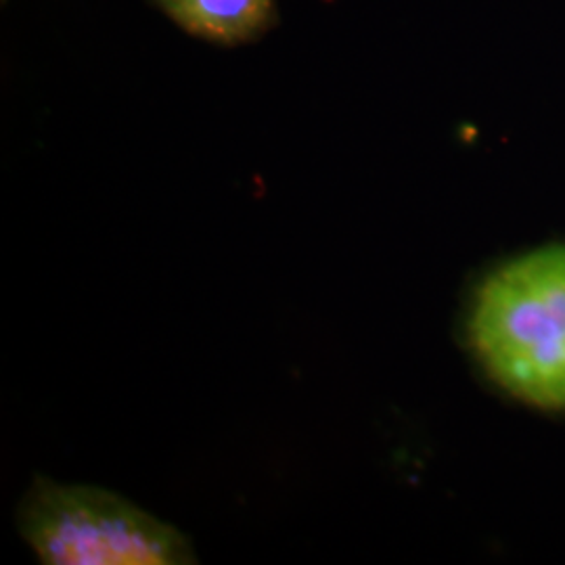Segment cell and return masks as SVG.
<instances>
[{"instance_id":"cell-1","label":"cell","mask_w":565,"mask_h":565,"mask_svg":"<svg viewBox=\"0 0 565 565\" xmlns=\"http://www.w3.org/2000/svg\"><path fill=\"white\" fill-rule=\"evenodd\" d=\"M465 331L482 371L509 396L565 411V245L530 249L486 275Z\"/></svg>"},{"instance_id":"cell-2","label":"cell","mask_w":565,"mask_h":565,"mask_svg":"<svg viewBox=\"0 0 565 565\" xmlns=\"http://www.w3.org/2000/svg\"><path fill=\"white\" fill-rule=\"evenodd\" d=\"M18 524L42 564H193L189 541L118 494L93 486L55 484L36 478Z\"/></svg>"},{"instance_id":"cell-3","label":"cell","mask_w":565,"mask_h":565,"mask_svg":"<svg viewBox=\"0 0 565 565\" xmlns=\"http://www.w3.org/2000/svg\"><path fill=\"white\" fill-rule=\"evenodd\" d=\"M191 36L218 44L260 39L277 23V0H156Z\"/></svg>"}]
</instances>
